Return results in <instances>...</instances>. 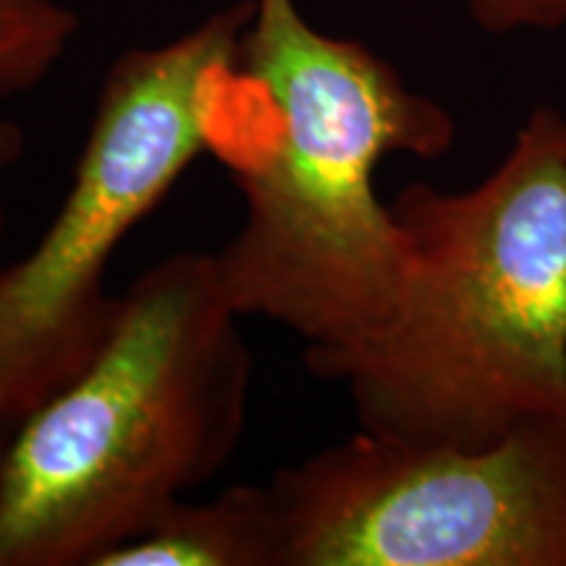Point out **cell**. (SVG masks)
<instances>
[{"label":"cell","mask_w":566,"mask_h":566,"mask_svg":"<svg viewBox=\"0 0 566 566\" xmlns=\"http://www.w3.org/2000/svg\"><path fill=\"white\" fill-rule=\"evenodd\" d=\"M95 566H281L268 485H231L205 504L179 501L153 530Z\"/></svg>","instance_id":"8992f818"},{"label":"cell","mask_w":566,"mask_h":566,"mask_svg":"<svg viewBox=\"0 0 566 566\" xmlns=\"http://www.w3.org/2000/svg\"><path fill=\"white\" fill-rule=\"evenodd\" d=\"M239 321L212 254L132 283L90 365L0 446V566H95L218 475L250 407Z\"/></svg>","instance_id":"3957f363"},{"label":"cell","mask_w":566,"mask_h":566,"mask_svg":"<svg viewBox=\"0 0 566 566\" xmlns=\"http://www.w3.org/2000/svg\"><path fill=\"white\" fill-rule=\"evenodd\" d=\"M467 6L472 19L495 34L566 24V0H467Z\"/></svg>","instance_id":"ba28073f"},{"label":"cell","mask_w":566,"mask_h":566,"mask_svg":"<svg viewBox=\"0 0 566 566\" xmlns=\"http://www.w3.org/2000/svg\"><path fill=\"white\" fill-rule=\"evenodd\" d=\"M76 30L80 19L59 0H0V97L45 82Z\"/></svg>","instance_id":"52a82bcc"},{"label":"cell","mask_w":566,"mask_h":566,"mask_svg":"<svg viewBox=\"0 0 566 566\" xmlns=\"http://www.w3.org/2000/svg\"><path fill=\"white\" fill-rule=\"evenodd\" d=\"M451 116L363 42L310 24L294 0H254L216 155L244 200L212 254L226 300L304 342V357L352 349L386 328L409 239L375 189L388 155L438 160Z\"/></svg>","instance_id":"6da1fadb"},{"label":"cell","mask_w":566,"mask_h":566,"mask_svg":"<svg viewBox=\"0 0 566 566\" xmlns=\"http://www.w3.org/2000/svg\"><path fill=\"white\" fill-rule=\"evenodd\" d=\"M252 13L254 0H239L111 66L59 212L30 254L0 268V428L69 386L103 346L122 304L105 289L113 252L197 155L216 153Z\"/></svg>","instance_id":"277c9868"},{"label":"cell","mask_w":566,"mask_h":566,"mask_svg":"<svg viewBox=\"0 0 566 566\" xmlns=\"http://www.w3.org/2000/svg\"><path fill=\"white\" fill-rule=\"evenodd\" d=\"M391 210L409 239L394 317L307 370L349 388L359 428L405 441L480 449L566 428L564 113H530L478 187L409 184Z\"/></svg>","instance_id":"7a4b0ae2"},{"label":"cell","mask_w":566,"mask_h":566,"mask_svg":"<svg viewBox=\"0 0 566 566\" xmlns=\"http://www.w3.org/2000/svg\"><path fill=\"white\" fill-rule=\"evenodd\" d=\"M281 566H566V428L491 446L359 430L268 483Z\"/></svg>","instance_id":"5b68a950"},{"label":"cell","mask_w":566,"mask_h":566,"mask_svg":"<svg viewBox=\"0 0 566 566\" xmlns=\"http://www.w3.org/2000/svg\"><path fill=\"white\" fill-rule=\"evenodd\" d=\"M24 145H27L24 129H21L17 122H6V118H0V171L11 168L13 163L21 158ZM3 229H6V212H3V205H0V237H3Z\"/></svg>","instance_id":"9c48e42d"}]
</instances>
